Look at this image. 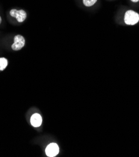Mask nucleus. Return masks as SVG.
<instances>
[{
    "label": "nucleus",
    "mask_w": 139,
    "mask_h": 157,
    "mask_svg": "<svg viewBox=\"0 0 139 157\" xmlns=\"http://www.w3.org/2000/svg\"><path fill=\"white\" fill-rule=\"evenodd\" d=\"M124 21L128 25H136L139 21V14L133 10H129L125 13Z\"/></svg>",
    "instance_id": "nucleus-1"
},
{
    "label": "nucleus",
    "mask_w": 139,
    "mask_h": 157,
    "mask_svg": "<svg viewBox=\"0 0 139 157\" xmlns=\"http://www.w3.org/2000/svg\"><path fill=\"white\" fill-rule=\"evenodd\" d=\"M25 44V40L21 35H17L14 36V43L12 44L11 48L14 51H18L23 48Z\"/></svg>",
    "instance_id": "nucleus-2"
},
{
    "label": "nucleus",
    "mask_w": 139,
    "mask_h": 157,
    "mask_svg": "<svg viewBox=\"0 0 139 157\" xmlns=\"http://www.w3.org/2000/svg\"><path fill=\"white\" fill-rule=\"evenodd\" d=\"M10 14L11 17L16 18L17 21L20 23L23 22L26 18V13L24 10H11L10 11Z\"/></svg>",
    "instance_id": "nucleus-3"
},
{
    "label": "nucleus",
    "mask_w": 139,
    "mask_h": 157,
    "mask_svg": "<svg viewBox=\"0 0 139 157\" xmlns=\"http://www.w3.org/2000/svg\"><path fill=\"white\" fill-rule=\"evenodd\" d=\"M46 155L49 157L56 156L59 153V147L55 143H52L48 145L45 150Z\"/></svg>",
    "instance_id": "nucleus-4"
},
{
    "label": "nucleus",
    "mask_w": 139,
    "mask_h": 157,
    "mask_svg": "<svg viewBox=\"0 0 139 157\" xmlns=\"http://www.w3.org/2000/svg\"><path fill=\"white\" fill-rule=\"evenodd\" d=\"M30 122L33 127H38L42 123V118L40 114L35 113L31 117Z\"/></svg>",
    "instance_id": "nucleus-5"
},
{
    "label": "nucleus",
    "mask_w": 139,
    "mask_h": 157,
    "mask_svg": "<svg viewBox=\"0 0 139 157\" xmlns=\"http://www.w3.org/2000/svg\"><path fill=\"white\" fill-rule=\"evenodd\" d=\"M8 65V60L5 58H0V70H4Z\"/></svg>",
    "instance_id": "nucleus-6"
},
{
    "label": "nucleus",
    "mask_w": 139,
    "mask_h": 157,
    "mask_svg": "<svg viewBox=\"0 0 139 157\" xmlns=\"http://www.w3.org/2000/svg\"><path fill=\"white\" fill-rule=\"evenodd\" d=\"M97 0H83V3L86 6H91L97 2Z\"/></svg>",
    "instance_id": "nucleus-7"
},
{
    "label": "nucleus",
    "mask_w": 139,
    "mask_h": 157,
    "mask_svg": "<svg viewBox=\"0 0 139 157\" xmlns=\"http://www.w3.org/2000/svg\"><path fill=\"white\" fill-rule=\"evenodd\" d=\"M132 2H138L139 0H131Z\"/></svg>",
    "instance_id": "nucleus-8"
},
{
    "label": "nucleus",
    "mask_w": 139,
    "mask_h": 157,
    "mask_svg": "<svg viewBox=\"0 0 139 157\" xmlns=\"http://www.w3.org/2000/svg\"><path fill=\"white\" fill-rule=\"evenodd\" d=\"M1 23H2V18L0 17V24H1Z\"/></svg>",
    "instance_id": "nucleus-9"
}]
</instances>
